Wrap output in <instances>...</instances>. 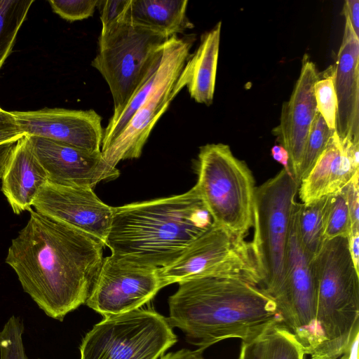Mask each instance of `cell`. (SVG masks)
Returning <instances> with one entry per match:
<instances>
[{"instance_id":"8","label":"cell","mask_w":359,"mask_h":359,"mask_svg":"<svg viewBox=\"0 0 359 359\" xmlns=\"http://www.w3.org/2000/svg\"><path fill=\"white\" fill-rule=\"evenodd\" d=\"M158 276L163 287L205 276L236 277L260 285L250 243L215 223L175 261L158 269Z\"/></svg>"},{"instance_id":"7","label":"cell","mask_w":359,"mask_h":359,"mask_svg":"<svg viewBox=\"0 0 359 359\" xmlns=\"http://www.w3.org/2000/svg\"><path fill=\"white\" fill-rule=\"evenodd\" d=\"M177 341L168 318L140 308L95 324L81 340L80 359H160Z\"/></svg>"},{"instance_id":"26","label":"cell","mask_w":359,"mask_h":359,"mask_svg":"<svg viewBox=\"0 0 359 359\" xmlns=\"http://www.w3.org/2000/svg\"><path fill=\"white\" fill-rule=\"evenodd\" d=\"M22 320L11 316L0 330V359H29L26 353Z\"/></svg>"},{"instance_id":"30","label":"cell","mask_w":359,"mask_h":359,"mask_svg":"<svg viewBox=\"0 0 359 359\" xmlns=\"http://www.w3.org/2000/svg\"><path fill=\"white\" fill-rule=\"evenodd\" d=\"M24 136L13 111L0 107V144L17 142Z\"/></svg>"},{"instance_id":"4","label":"cell","mask_w":359,"mask_h":359,"mask_svg":"<svg viewBox=\"0 0 359 359\" xmlns=\"http://www.w3.org/2000/svg\"><path fill=\"white\" fill-rule=\"evenodd\" d=\"M128 7L114 20L102 25L97 52L91 62L109 86L113 113L121 111L158 69L169 39L134 23Z\"/></svg>"},{"instance_id":"1","label":"cell","mask_w":359,"mask_h":359,"mask_svg":"<svg viewBox=\"0 0 359 359\" xmlns=\"http://www.w3.org/2000/svg\"><path fill=\"white\" fill-rule=\"evenodd\" d=\"M100 240L30 210L11 241L6 263L48 317L62 321L86 303L103 260Z\"/></svg>"},{"instance_id":"29","label":"cell","mask_w":359,"mask_h":359,"mask_svg":"<svg viewBox=\"0 0 359 359\" xmlns=\"http://www.w3.org/2000/svg\"><path fill=\"white\" fill-rule=\"evenodd\" d=\"M341 189L348 209L351 228L359 226V170Z\"/></svg>"},{"instance_id":"33","label":"cell","mask_w":359,"mask_h":359,"mask_svg":"<svg viewBox=\"0 0 359 359\" xmlns=\"http://www.w3.org/2000/svg\"><path fill=\"white\" fill-rule=\"evenodd\" d=\"M343 13L349 19L355 34L359 38V1H345L343 8Z\"/></svg>"},{"instance_id":"35","label":"cell","mask_w":359,"mask_h":359,"mask_svg":"<svg viewBox=\"0 0 359 359\" xmlns=\"http://www.w3.org/2000/svg\"><path fill=\"white\" fill-rule=\"evenodd\" d=\"M203 349H180L163 355L160 359H205L203 356Z\"/></svg>"},{"instance_id":"36","label":"cell","mask_w":359,"mask_h":359,"mask_svg":"<svg viewBox=\"0 0 359 359\" xmlns=\"http://www.w3.org/2000/svg\"><path fill=\"white\" fill-rule=\"evenodd\" d=\"M271 152L273 159L280 163L283 169L292 176L289 166V154L287 150L282 145L276 144L271 148Z\"/></svg>"},{"instance_id":"13","label":"cell","mask_w":359,"mask_h":359,"mask_svg":"<svg viewBox=\"0 0 359 359\" xmlns=\"http://www.w3.org/2000/svg\"><path fill=\"white\" fill-rule=\"evenodd\" d=\"M13 113L24 136L41 137L92 152H101L102 118L94 109L43 108Z\"/></svg>"},{"instance_id":"25","label":"cell","mask_w":359,"mask_h":359,"mask_svg":"<svg viewBox=\"0 0 359 359\" xmlns=\"http://www.w3.org/2000/svg\"><path fill=\"white\" fill-rule=\"evenodd\" d=\"M351 220L344 193L342 189L326 196L325 209V241L336 237L347 238Z\"/></svg>"},{"instance_id":"18","label":"cell","mask_w":359,"mask_h":359,"mask_svg":"<svg viewBox=\"0 0 359 359\" xmlns=\"http://www.w3.org/2000/svg\"><path fill=\"white\" fill-rule=\"evenodd\" d=\"M355 170L336 132L325 150L299 187L303 204L316 201L339 191L352 178Z\"/></svg>"},{"instance_id":"14","label":"cell","mask_w":359,"mask_h":359,"mask_svg":"<svg viewBox=\"0 0 359 359\" xmlns=\"http://www.w3.org/2000/svg\"><path fill=\"white\" fill-rule=\"evenodd\" d=\"M27 137L50 183L93 189L100 182L112 180L119 175L117 168L105 163L101 152L41 137Z\"/></svg>"},{"instance_id":"17","label":"cell","mask_w":359,"mask_h":359,"mask_svg":"<svg viewBox=\"0 0 359 359\" xmlns=\"http://www.w3.org/2000/svg\"><path fill=\"white\" fill-rule=\"evenodd\" d=\"M48 182L47 173L27 136L18 140L1 177V191L15 214L30 210L34 199Z\"/></svg>"},{"instance_id":"24","label":"cell","mask_w":359,"mask_h":359,"mask_svg":"<svg viewBox=\"0 0 359 359\" xmlns=\"http://www.w3.org/2000/svg\"><path fill=\"white\" fill-rule=\"evenodd\" d=\"M334 131L328 128L321 114L317 111L302 157L299 172V185L325 150Z\"/></svg>"},{"instance_id":"34","label":"cell","mask_w":359,"mask_h":359,"mask_svg":"<svg viewBox=\"0 0 359 359\" xmlns=\"http://www.w3.org/2000/svg\"><path fill=\"white\" fill-rule=\"evenodd\" d=\"M348 250L355 269L359 273V226L351 227L347 236Z\"/></svg>"},{"instance_id":"9","label":"cell","mask_w":359,"mask_h":359,"mask_svg":"<svg viewBox=\"0 0 359 359\" xmlns=\"http://www.w3.org/2000/svg\"><path fill=\"white\" fill-rule=\"evenodd\" d=\"M301 204L295 203L291 216L283 292L276 302L283 324L297 338L311 356L320 344L316 324L317 286L313 258L300 238L299 215Z\"/></svg>"},{"instance_id":"32","label":"cell","mask_w":359,"mask_h":359,"mask_svg":"<svg viewBox=\"0 0 359 359\" xmlns=\"http://www.w3.org/2000/svg\"><path fill=\"white\" fill-rule=\"evenodd\" d=\"M263 334L250 341H242L238 359H262Z\"/></svg>"},{"instance_id":"39","label":"cell","mask_w":359,"mask_h":359,"mask_svg":"<svg viewBox=\"0 0 359 359\" xmlns=\"http://www.w3.org/2000/svg\"><path fill=\"white\" fill-rule=\"evenodd\" d=\"M39 359H41V358H39Z\"/></svg>"},{"instance_id":"19","label":"cell","mask_w":359,"mask_h":359,"mask_svg":"<svg viewBox=\"0 0 359 359\" xmlns=\"http://www.w3.org/2000/svg\"><path fill=\"white\" fill-rule=\"evenodd\" d=\"M221 21L203 34L195 52L190 54L175 83L177 95L187 87L196 102L212 103L219 49Z\"/></svg>"},{"instance_id":"3","label":"cell","mask_w":359,"mask_h":359,"mask_svg":"<svg viewBox=\"0 0 359 359\" xmlns=\"http://www.w3.org/2000/svg\"><path fill=\"white\" fill-rule=\"evenodd\" d=\"M212 224L194 186L180 195L114 208L104 245L119 260L161 269L175 261Z\"/></svg>"},{"instance_id":"12","label":"cell","mask_w":359,"mask_h":359,"mask_svg":"<svg viewBox=\"0 0 359 359\" xmlns=\"http://www.w3.org/2000/svg\"><path fill=\"white\" fill-rule=\"evenodd\" d=\"M35 211L69 224L104 243L114 208L103 203L93 189L67 187L47 182L36 195Z\"/></svg>"},{"instance_id":"15","label":"cell","mask_w":359,"mask_h":359,"mask_svg":"<svg viewBox=\"0 0 359 359\" xmlns=\"http://www.w3.org/2000/svg\"><path fill=\"white\" fill-rule=\"evenodd\" d=\"M320 79L316 65L305 54L290 99L283 104L280 123L273 129L277 141L289 154L292 177L299 184V172L304 147L318 111L314 85Z\"/></svg>"},{"instance_id":"5","label":"cell","mask_w":359,"mask_h":359,"mask_svg":"<svg viewBox=\"0 0 359 359\" xmlns=\"http://www.w3.org/2000/svg\"><path fill=\"white\" fill-rule=\"evenodd\" d=\"M196 187L213 223L245 238L253 226L255 181L245 161L227 144L200 147Z\"/></svg>"},{"instance_id":"10","label":"cell","mask_w":359,"mask_h":359,"mask_svg":"<svg viewBox=\"0 0 359 359\" xmlns=\"http://www.w3.org/2000/svg\"><path fill=\"white\" fill-rule=\"evenodd\" d=\"M163 287L158 269L103 258L86 304L104 318L142 308Z\"/></svg>"},{"instance_id":"21","label":"cell","mask_w":359,"mask_h":359,"mask_svg":"<svg viewBox=\"0 0 359 359\" xmlns=\"http://www.w3.org/2000/svg\"><path fill=\"white\" fill-rule=\"evenodd\" d=\"M34 0H0V69L11 53Z\"/></svg>"},{"instance_id":"31","label":"cell","mask_w":359,"mask_h":359,"mask_svg":"<svg viewBox=\"0 0 359 359\" xmlns=\"http://www.w3.org/2000/svg\"><path fill=\"white\" fill-rule=\"evenodd\" d=\"M130 0L98 1L97 7L100 13L102 25L110 22L122 14L128 8Z\"/></svg>"},{"instance_id":"6","label":"cell","mask_w":359,"mask_h":359,"mask_svg":"<svg viewBox=\"0 0 359 359\" xmlns=\"http://www.w3.org/2000/svg\"><path fill=\"white\" fill-rule=\"evenodd\" d=\"M299 187L283 168L255 191L250 245L260 277L259 287L275 302L284 290L288 233Z\"/></svg>"},{"instance_id":"28","label":"cell","mask_w":359,"mask_h":359,"mask_svg":"<svg viewBox=\"0 0 359 359\" xmlns=\"http://www.w3.org/2000/svg\"><path fill=\"white\" fill-rule=\"evenodd\" d=\"M97 0H49L53 11L69 21L81 20L91 17L95 12Z\"/></svg>"},{"instance_id":"16","label":"cell","mask_w":359,"mask_h":359,"mask_svg":"<svg viewBox=\"0 0 359 359\" xmlns=\"http://www.w3.org/2000/svg\"><path fill=\"white\" fill-rule=\"evenodd\" d=\"M344 17L342 41L331 67L337 100L335 132L340 140L359 142V38Z\"/></svg>"},{"instance_id":"38","label":"cell","mask_w":359,"mask_h":359,"mask_svg":"<svg viewBox=\"0 0 359 359\" xmlns=\"http://www.w3.org/2000/svg\"><path fill=\"white\" fill-rule=\"evenodd\" d=\"M358 338L355 336L338 359H358Z\"/></svg>"},{"instance_id":"37","label":"cell","mask_w":359,"mask_h":359,"mask_svg":"<svg viewBox=\"0 0 359 359\" xmlns=\"http://www.w3.org/2000/svg\"><path fill=\"white\" fill-rule=\"evenodd\" d=\"M16 142L0 144V179H1L6 163L13 151Z\"/></svg>"},{"instance_id":"2","label":"cell","mask_w":359,"mask_h":359,"mask_svg":"<svg viewBox=\"0 0 359 359\" xmlns=\"http://www.w3.org/2000/svg\"><path fill=\"white\" fill-rule=\"evenodd\" d=\"M168 305L171 326L203 350L226 339L250 341L283 323L271 297L236 277L205 276L180 282Z\"/></svg>"},{"instance_id":"11","label":"cell","mask_w":359,"mask_h":359,"mask_svg":"<svg viewBox=\"0 0 359 359\" xmlns=\"http://www.w3.org/2000/svg\"><path fill=\"white\" fill-rule=\"evenodd\" d=\"M191 42L180 38L170 66L160 82L147 95L122 132L104 150L103 161L111 168L127 159L137 158L154 126L177 95L175 83L190 55Z\"/></svg>"},{"instance_id":"27","label":"cell","mask_w":359,"mask_h":359,"mask_svg":"<svg viewBox=\"0 0 359 359\" xmlns=\"http://www.w3.org/2000/svg\"><path fill=\"white\" fill-rule=\"evenodd\" d=\"M314 94L318 111L323 116L328 128L335 130L337 100L334 88L332 72L330 74L316 81L314 85Z\"/></svg>"},{"instance_id":"22","label":"cell","mask_w":359,"mask_h":359,"mask_svg":"<svg viewBox=\"0 0 359 359\" xmlns=\"http://www.w3.org/2000/svg\"><path fill=\"white\" fill-rule=\"evenodd\" d=\"M326 196L308 204H301L299 229L302 243L314 259L320 252L324 238Z\"/></svg>"},{"instance_id":"20","label":"cell","mask_w":359,"mask_h":359,"mask_svg":"<svg viewBox=\"0 0 359 359\" xmlns=\"http://www.w3.org/2000/svg\"><path fill=\"white\" fill-rule=\"evenodd\" d=\"M187 0H130L131 20L170 38L194 25L187 17Z\"/></svg>"},{"instance_id":"23","label":"cell","mask_w":359,"mask_h":359,"mask_svg":"<svg viewBox=\"0 0 359 359\" xmlns=\"http://www.w3.org/2000/svg\"><path fill=\"white\" fill-rule=\"evenodd\" d=\"M304 348L282 323L269 327L262 337V359H305Z\"/></svg>"}]
</instances>
